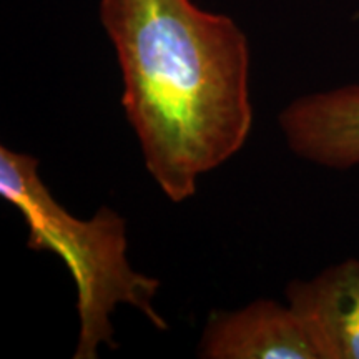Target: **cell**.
Masks as SVG:
<instances>
[{
  "label": "cell",
  "instance_id": "5",
  "mask_svg": "<svg viewBox=\"0 0 359 359\" xmlns=\"http://www.w3.org/2000/svg\"><path fill=\"white\" fill-rule=\"evenodd\" d=\"M321 359H359V262L348 259L286 288Z\"/></svg>",
  "mask_w": 359,
  "mask_h": 359
},
{
  "label": "cell",
  "instance_id": "3",
  "mask_svg": "<svg viewBox=\"0 0 359 359\" xmlns=\"http://www.w3.org/2000/svg\"><path fill=\"white\" fill-rule=\"evenodd\" d=\"M206 359H321L302 318L290 306L258 299L210 314L200 343Z\"/></svg>",
  "mask_w": 359,
  "mask_h": 359
},
{
  "label": "cell",
  "instance_id": "1",
  "mask_svg": "<svg viewBox=\"0 0 359 359\" xmlns=\"http://www.w3.org/2000/svg\"><path fill=\"white\" fill-rule=\"evenodd\" d=\"M123 79L122 105L147 170L175 203L241 150L253 123L250 47L191 0H100Z\"/></svg>",
  "mask_w": 359,
  "mask_h": 359
},
{
  "label": "cell",
  "instance_id": "4",
  "mask_svg": "<svg viewBox=\"0 0 359 359\" xmlns=\"http://www.w3.org/2000/svg\"><path fill=\"white\" fill-rule=\"evenodd\" d=\"M296 155L327 168L359 165V85H346L291 102L280 115Z\"/></svg>",
  "mask_w": 359,
  "mask_h": 359
},
{
  "label": "cell",
  "instance_id": "2",
  "mask_svg": "<svg viewBox=\"0 0 359 359\" xmlns=\"http://www.w3.org/2000/svg\"><path fill=\"white\" fill-rule=\"evenodd\" d=\"M0 195L29 226V248L52 251L67 264L75 288L80 336L75 359H95L102 344L116 348L110 314L130 304L158 330L168 325L154 302L160 281L135 271L127 258V223L102 206L92 219H79L58 205L39 177V161L0 147Z\"/></svg>",
  "mask_w": 359,
  "mask_h": 359
}]
</instances>
